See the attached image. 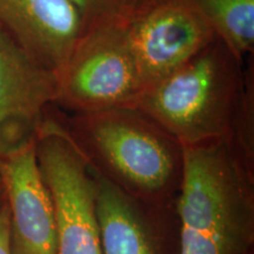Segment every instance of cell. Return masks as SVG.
<instances>
[{
    "mask_svg": "<svg viewBox=\"0 0 254 254\" xmlns=\"http://www.w3.org/2000/svg\"><path fill=\"white\" fill-rule=\"evenodd\" d=\"M178 254H250L253 164L233 140L183 147Z\"/></svg>",
    "mask_w": 254,
    "mask_h": 254,
    "instance_id": "cell-1",
    "label": "cell"
},
{
    "mask_svg": "<svg viewBox=\"0 0 254 254\" xmlns=\"http://www.w3.org/2000/svg\"><path fill=\"white\" fill-rule=\"evenodd\" d=\"M99 176L148 207H164L179 193L183 147L134 109L73 113L63 120Z\"/></svg>",
    "mask_w": 254,
    "mask_h": 254,
    "instance_id": "cell-2",
    "label": "cell"
},
{
    "mask_svg": "<svg viewBox=\"0 0 254 254\" xmlns=\"http://www.w3.org/2000/svg\"><path fill=\"white\" fill-rule=\"evenodd\" d=\"M218 39L142 91L140 111L182 145L233 140L246 92V73Z\"/></svg>",
    "mask_w": 254,
    "mask_h": 254,
    "instance_id": "cell-3",
    "label": "cell"
},
{
    "mask_svg": "<svg viewBox=\"0 0 254 254\" xmlns=\"http://www.w3.org/2000/svg\"><path fill=\"white\" fill-rule=\"evenodd\" d=\"M127 20L82 31L56 74V105L73 113L132 109L145 86L129 46Z\"/></svg>",
    "mask_w": 254,
    "mask_h": 254,
    "instance_id": "cell-4",
    "label": "cell"
},
{
    "mask_svg": "<svg viewBox=\"0 0 254 254\" xmlns=\"http://www.w3.org/2000/svg\"><path fill=\"white\" fill-rule=\"evenodd\" d=\"M36 155L55 205L57 254H104L95 214L97 172L62 118L46 114L37 132Z\"/></svg>",
    "mask_w": 254,
    "mask_h": 254,
    "instance_id": "cell-5",
    "label": "cell"
},
{
    "mask_svg": "<svg viewBox=\"0 0 254 254\" xmlns=\"http://www.w3.org/2000/svg\"><path fill=\"white\" fill-rule=\"evenodd\" d=\"M145 88L192 60L217 40L194 0H154L126 23Z\"/></svg>",
    "mask_w": 254,
    "mask_h": 254,
    "instance_id": "cell-6",
    "label": "cell"
},
{
    "mask_svg": "<svg viewBox=\"0 0 254 254\" xmlns=\"http://www.w3.org/2000/svg\"><path fill=\"white\" fill-rule=\"evenodd\" d=\"M56 98V73L0 26V157L36 139Z\"/></svg>",
    "mask_w": 254,
    "mask_h": 254,
    "instance_id": "cell-7",
    "label": "cell"
},
{
    "mask_svg": "<svg viewBox=\"0 0 254 254\" xmlns=\"http://www.w3.org/2000/svg\"><path fill=\"white\" fill-rule=\"evenodd\" d=\"M0 182L8 207L11 254H57L55 205L38 166L36 139L0 157Z\"/></svg>",
    "mask_w": 254,
    "mask_h": 254,
    "instance_id": "cell-8",
    "label": "cell"
},
{
    "mask_svg": "<svg viewBox=\"0 0 254 254\" xmlns=\"http://www.w3.org/2000/svg\"><path fill=\"white\" fill-rule=\"evenodd\" d=\"M0 26L56 74L84 31L67 0H0Z\"/></svg>",
    "mask_w": 254,
    "mask_h": 254,
    "instance_id": "cell-9",
    "label": "cell"
},
{
    "mask_svg": "<svg viewBox=\"0 0 254 254\" xmlns=\"http://www.w3.org/2000/svg\"><path fill=\"white\" fill-rule=\"evenodd\" d=\"M139 205L97 173L95 214L104 254H161Z\"/></svg>",
    "mask_w": 254,
    "mask_h": 254,
    "instance_id": "cell-10",
    "label": "cell"
},
{
    "mask_svg": "<svg viewBox=\"0 0 254 254\" xmlns=\"http://www.w3.org/2000/svg\"><path fill=\"white\" fill-rule=\"evenodd\" d=\"M217 39L238 60L253 55L254 0H194Z\"/></svg>",
    "mask_w": 254,
    "mask_h": 254,
    "instance_id": "cell-11",
    "label": "cell"
},
{
    "mask_svg": "<svg viewBox=\"0 0 254 254\" xmlns=\"http://www.w3.org/2000/svg\"><path fill=\"white\" fill-rule=\"evenodd\" d=\"M82 21L84 30L111 21L126 20L134 13L136 0H67Z\"/></svg>",
    "mask_w": 254,
    "mask_h": 254,
    "instance_id": "cell-12",
    "label": "cell"
},
{
    "mask_svg": "<svg viewBox=\"0 0 254 254\" xmlns=\"http://www.w3.org/2000/svg\"><path fill=\"white\" fill-rule=\"evenodd\" d=\"M0 254H11V250H9V214L5 199L0 206Z\"/></svg>",
    "mask_w": 254,
    "mask_h": 254,
    "instance_id": "cell-13",
    "label": "cell"
},
{
    "mask_svg": "<svg viewBox=\"0 0 254 254\" xmlns=\"http://www.w3.org/2000/svg\"><path fill=\"white\" fill-rule=\"evenodd\" d=\"M154 0H136L135 1V8H134V12L136 11H140L144 7H146L147 5H150L151 2H153Z\"/></svg>",
    "mask_w": 254,
    "mask_h": 254,
    "instance_id": "cell-14",
    "label": "cell"
},
{
    "mask_svg": "<svg viewBox=\"0 0 254 254\" xmlns=\"http://www.w3.org/2000/svg\"><path fill=\"white\" fill-rule=\"evenodd\" d=\"M4 199H5V195H4V190H2L1 182H0V206H1L2 201H4Z\"/></svg>",
    "mask_w": 254,
    "mask_h": 254,
    "instance_id": "cell-15",
    "label": "cell"
}]
</instances>
